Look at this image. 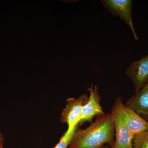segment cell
<instances>
[{"label":"cell","mask_w":148,"mask_h":148,"mask_svg":"<svg viewBox=\"0 0 148 148\" xmlns=\"http://www.w3.org/2000/svg\"><path fill=\"white\" fill-rule=\"evenodd\" d=\"M123 121L134 135L148 131V122L132 109L123 104L120 96L116 99L113 105Z\"/></svg>","instance_id":"2"},{"label":"cell","mask_w":148,"mask_h":148,"mask_svg":"<svg viewBox=\"0 0 148 148\" xmlns=\"http://www.w3.org/2000/svg\"><path fill=\"white\" fill-rule=\"evenodd\" d=\"M133 148H148V131L135 135Z\"/></svg>","instance_id":"9"},{"label":"cell","mask_w":148,"mask_h":148,"mask_svg":"<svg viewBox=\"0 0 148 148\" xmlns=\"http://www.w3.org/2000/svg\"><path fill=\"white\" fill-rule=\"evenodd\" d=\"M88 98V95L84 94L77 98L67 99V105L62 111L60 119L61 122L68 125V129L66 132L67 134L78 126L82 111L87 103Z\"/></svg>","instance_id":"3"},{"label":"cell","mask_w":148,"mask_h":148,"mask_svg":"<svg viewBox=\"0 0 148 148\" xmlns=\"http://www.w3.org/2000/svg\"><path fill=\"white\" fill-rule=\"evenodd\" d=\"M111 114L114 124L115 140L113 146L110 148H133L135 135L125 125L117 110L113 106Z\"/></svg>","instance_id":"5"},{"label":"cell","mask_w":148,"mask_h":148,"mask_svg":"<svg viewBox=\"0 0 148 148\" xmlns=\"http://www.w3.org/2000/svg\"><path fill=\"white\" fill-rule=\"evenodd\" d=\"M125 105L148 122V82L130 98Z\"/></svg>","instance_id":"8"},{"label":"cell","mask_w":148,"mask_h":148,"mask_svg":"<svg viewBox=\"0 0 148 148\" xmlns=\"http://www.w3.org/2000/svg\"><path fill=\"white\" fill-rule=\"evenodd\" d=\"M115 127L111 113L97 116L90 126L77 127L68 148H101L105 144L111 148L114 143Z\"/></svg>","instance_id":"1"},{"label":"cell","mask_w":148,"mask_h":148,"mask_svg":"<svg viewBox=\"0 0 148 148\" xmlns=\"http://www.w3.org/2000/svg\"><path fill=\"white\" fill-rule=\"evenodd\" d=\"M105 8L113 16H118L129 27L135 40H139L132 19V1L131 0H102Z\"/></svg>","instance_id":"4"},{"label":"cell","mask_w":148,"mask_h":148,"mask_svg":"<svg viewBox=\"0 0 148 148\" xmlns=\"http://www.w3.org/2000/svg\"><path fill=\"white\" fill-rule=\"evenodd\" d=\"M90 92L87 103L84 106L80 116L79 125H82L84 123L92 122L93 118L105 114L100 105L101 97L98 92V88L91 84L88 88Z\"/></svg>","instance_id":"7"},{"label":"cell","mask_w":148,"mask_h":148,"mask_svg":"<svg viewBox=\"0 0 148 148\" xmlns=\"http://www.w3.org/2000/svg\"><path fill=\"white\" fill-rule=\"evenodd\" d=\"M4 139L3 138L2 134L0 133V148H3V143Z\"/></svg>","instance_id":"11"},{"label":"cell","mask_w":148,"mask_h":148,"mask_svg":"<svg viewBox=\"0 0 148 148\" xmlns=\"http://www.w3.org/2000/svg\"><path fill=\"white\" fill-rule=\"evenodd\" d=\"M101 148H109L108 146H106L105 147V146H103V147H102Z\"/></svg>","instance_id":"12"},{"label":"cell","mask_w":148,"mask_h":148,"mask_svg":"<svg viewBox=\"0 0 148 148\" xmlns=\"http://www.w3.org/2000/svg\"><path fill=\"white\" fill-rule=\"evenodd\" d=\"M125 73L132 81L135 93L138 92L148 82V54L130 64Z\"/></svg>","instance_id":"6"},{"label":"cell","mask_w":148,"mask_h":148,"mask_svg":"<svg viewBox=\"0 0 148 148\" xmlns=\"http://www.w3.org/2000/svg\"><path fill=\"white\" fill-rule=\"evenodd\" d=\"M77 127L78 126H77L73 130H72L71 132H69L68 134H67L66 132H65L61 137L59 143L56 145L54 148H68L72 135Z\"/></svg>","instance_id":"10"}]
</instances>
